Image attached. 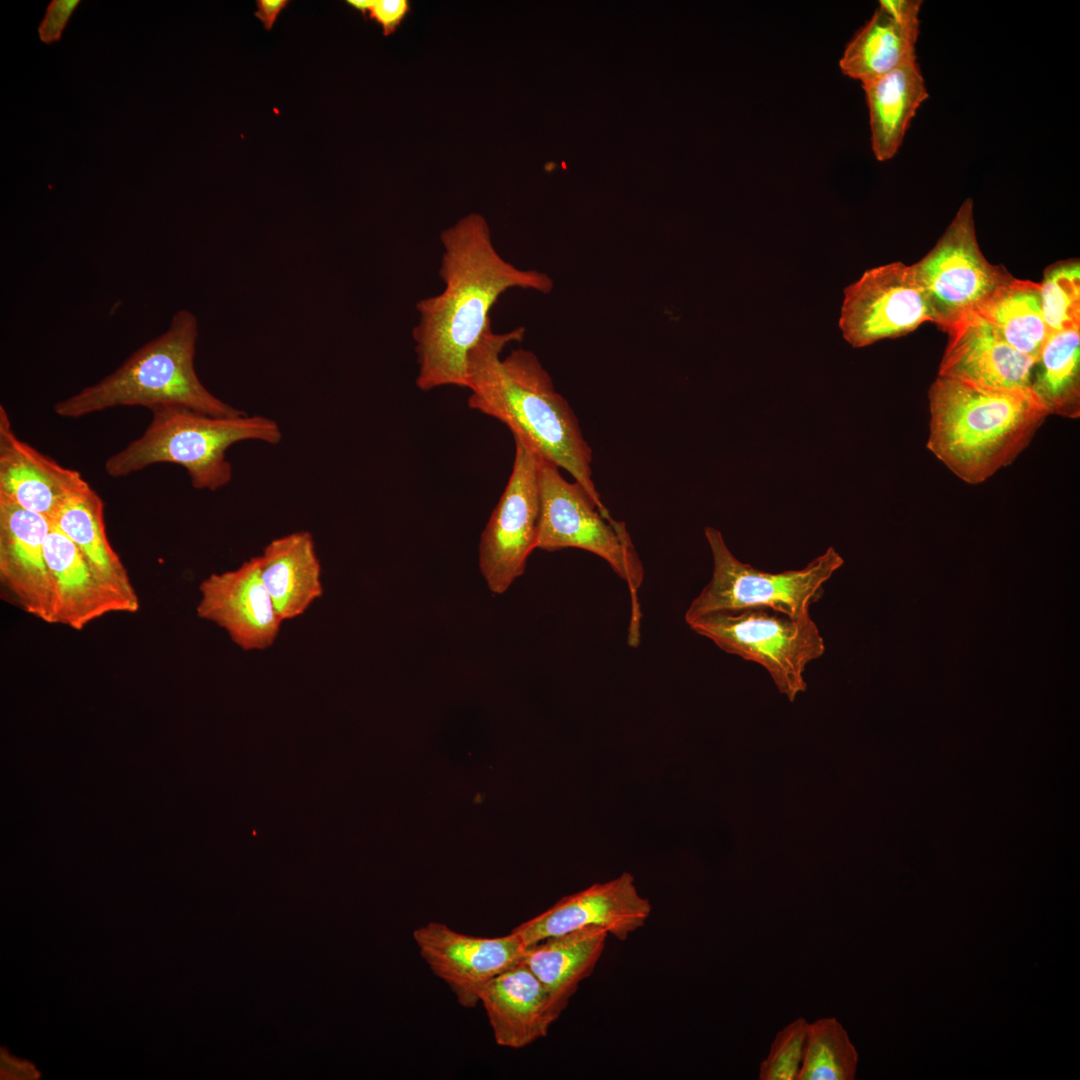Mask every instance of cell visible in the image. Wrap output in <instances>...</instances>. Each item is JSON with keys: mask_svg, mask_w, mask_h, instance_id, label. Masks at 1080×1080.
<instances>
[{"mask_svg": "<svg viewBox=\"0 0 1080 1080\" xmlns=\"http://www.w3.org/2000/svg\"><path fill=\"white\" fill-rule=\"evenodd\" d=\"M927 448L955 475L979 484L1012 461L1049 415L1032 391L938 376L929 390Z\"/></svg>", "mask_w": 1080, "mask_h": 1080, "instance_id": "3", "label": "cell"}, {"mask_svg": "<svg viewBox=\"0 0 1080 1080\" xmlns=\"http://www.w3.org/2000/svg\"><path fill=\"white\" fill-rule=\"evenodd\" d=\"M704 531L713 572L687 608V624L710 613L752 607L769 608L791 617L810 614V607L824 593V584L844 564L835 548L829 547L802 569L771 573L737 559L718 529L706 527Z\"/></svg>", "mask_w": 1080, "mask_h": 1080, "instance_id": "6", "label": "cell"}, {"mask_svg": "<svg viewBox=\"0 0 1080 1080\" xmlns=\"http://www.w3.org/2000/svg\"><path fill=\"white\" fill-rule=\"evenodd\" d=\"M1044 321L1049 333L1080 327V263L1057 262L1044 271L1040 283Z\"/></svg>", "mask_w": 1080, "mask_h": 1080, "instance_id": "28", "label": "cell"}, {"mask_svg": "<svg viewBox=\"0 0 1080 1080\" xmlns=\"http://www.w3.org/2000/svg\"><path fill=\"white\" fill-rule=\"evenodd\" d=\"M1018 352L1036 360L1048 336L1040 283L1011 277L977 312Z\"/></svg>", "mask_w": 1080, "mask_h": 1080, "instance_id": "25", "label": "cell"}, {"mask_svg": "<svg viewBox=\"0 0 1080 1080\" xmlns=\"http://www.w3.org/2000/svg\"><path fill=\"white\" fill-rule=\"evenodd\" d=\"M371 0H347L346 3L353 9L361 12L365 18Z\"/></svg>", "mask_w": 1080, "mask_h": 1080, "instance_id": "33", "label": "cell"}, {"mask_svg": "<svg viewBox=\"0 0 1080 1080\" xmlns=\"http://www.w3.org/2000/svg\"><path fill=\"white\" fill-rule=\"evenodd\" d=\"M651 913V904L636 888L634 877H618L595 883L559 899L544 912L512 929L526 947L549 937L585 927H601L620 941L640 929Z\"/></svg>", "mask_w": 1080, "mask_h": 1080, "instance_id": "13", "label": "cell"}, {"mask_svg": "<svg viewBox=\"0 0 1080 1080\" xmlns=\"http://www.w3.org/2000/svg\"><path fill=\"white\" fill-rule=\"evenodd\" d=\"M289 4L288 0H257V9L254 12L264 28L270 31L280 15L281 11Z\"/></svg>", "mask_w": 1080, "mask_h": 1080, "instance_id": "32", "label": "cell"}, {"mask_svg": "<svg viewBox=\"0 0 1080 1080\" xmlns=\"http://www.w3.org/2000/svg\"><path fill=\"white\" fill-rule=\"evenodd\" d=\"M89 486L77 470L21 440L0 406V495L51 520L68 498Z\"/></svg>", "mask_w": 1080, "mask_h": 1080, "instance_id": "17", "label": "cell"}, {"mask_svg": "<svg viewBox=\"0 0 1080 1080\" xmlns=\"http://www.w3.org/2000/svg\"><path fill=\"white\" fill-rule=\"evenodd\" d=\"M197 318L179 310L168 329L134 351L117 369L74 395L58 401L53 410L76 419L120 406H179L211 416L235 417L243 411L214 396L194 367Z\"/></svg>", "mask_w": 1080, "mask_h": 1080, "instance_id": "4", "label": "cell"}, {"mask_svg": "<svg viewBox=\"0 0 1080 1080\" xmlns=\"http://www.w3.org/2000/svg\"><path fill=\"white\" fill-rule=\"evenodd\" d=\"M259 559L262 581L283 621L303 615L322 596L321 565L310 532L273 539Z\"/></svg>", "mask_w": 1080, "mask_h": 1080, "instance_id": "22", "label": "cell"}, {"mask_svg": "<svg viewBox=\"0 0 1080 1080\" xmlns=\"http://www.w3.org/2000/svg\"><path fill=\"white\" fill-rule=\"evenodd\" d=\"M1080 327L1049 333L1039 354L1031 389L1049 415L1080 414Z\"/></svg>", "mask_w": 1080, "mask_h": 1080, "instance_id": "26", "label": "cell"}, {"mask_svg": "<svg viewBox=\"0 0 1080 1080\" xmlns=\"http://www.w3.org/2000/svg\"><path fill=\"white\" fill-rule=\"evenodd\" d=\"M439 275L443 291L416 303L419 320L412 331L422 391L442 386L467 388V357L490 330V311L511 288L550 293L546 273L520 269L496 250L486 219L470 213L440 235Z\"/></svg>", "mask_w": 1080, "mask_h": 1080, "instance_id": "1", "label": "cell"}, {"mask_svg": "<svg viewBox=\"0 0 1080 1080\" xmlns=\"http://www.w3.org/2000/svg\"><path fill=\"white\" fill-rule=\"evenodd\" d=\"M945 332L948 343L938 376L986 388L1032 391L1036 360L1006 343L981 315L967 314Z\"/></svg>", "mask_w": 1080, "mask_h": 1080, "instance_id": "16", "label": "cell"}, {"mask_svg": "<svg viewBox=\"0 0 1080 1080\" xmlns=\"http://www.w3.org/2000/svg\"><path fill=\"white\" fill-rule=\"evenodd\" d=\"M926 298L931 322L946 331L977 312L1012 275L983 255L975 231L973 200L959 207L935 246L911 265Z\"/></svg>", "mask_w": 1080, "mask_h": 1080, "instance_id": "9", "label": "cell"}, {"mask_svg": "<svg viewBox=\"0 0 1080 1080\" xmlns=\"http://www.w3.org/2000/svg\"><path fill=\"white\" fill-rule=\"evenodd\" d=\"M857 1063L858 1053L836 1018L809 1023L798 1080H852Z\"/></svg>", "mask_w": 1080, "mask_h": 1080, "instance_id": "27", "label": "cell"}, {"mask_svg": "<svg viewBox=\"0 0 1080 1080\" xmlns=\"http://www.w3.org/2000/svg\"><path fill=\"white\" fill-rule=\"evenodd\" d=\"M920 0H881L872 17L847 43L841 72L861 84L916 59Z\"/></svg>", "mask_w": 1080, "mask_h": 1080, "instance_id": "19", "label": "cell"}, {"mask_svg": "<svg viewBox=\"0 0 1080 1080\" xmlns=\"http://www.w3.org/2000/svg\"><path fill=\"white\" fill-rule=\"evenodd\" d=\"M515 457L508 483L481 534L479 566L489 589L504 593L524 573L537 548L541 509V457L514 436Z\"/></svg>", "mask_w": 1080, "mask_h": 1080, "instance_id": "10", "label": "cell"}, {"mask_svg": "<svg viewBox=\"0 0 1080 1080\" xmlns=\"http://www.w3.org/2000/svg\"><path fill=\"white\" fill-rule=\"evenodd\" d=\"M52 521L0 495V581L26 613L55 624V583L45 542Z\"/></svg>", "mask_w": 1080, "mask_h": 1080, "instance_id": "15", "label": "cell"}, {"mask_svg": "<svg viewBox=\"0 0 1080 1080\" xmlns=\"http://www.w3.org/2000/svg\"><path fill=\"white\" fill-rule=\"evenodd\" d=\"M413 940L430 970L465 1008L479 1004L484 985L517 963L526 949L513 931L499 937H480L458 932L441 922L417 927Z\"/></svg>", "mask_w": 1080, "mask_h": 1080, "instance_id": "12", "label": "cell"}, {"mask_svg": "<svg viewBox=\"0 0 1080 1080\" xmlns=\"http://www.w3.org/2000/svg\"><path fill=\"white\" fill-rule=\"evenodd\" d=\"M199 591L197 616L224 629L239 648L265 650L274 644L283 620L262 581L259 556L236 569L212 573Z\"/></svg>", "mask_w": 1080, "mask_h": 1080, "instance_id": "14", "label": "cell"}, {"mask_svg": "<svg viewBox=\"0 0 1080 1080\" xmlns=\"http://www.w3.org/2000/svg\"><path fill=\"white\" fill-rule=\"evenodd\" d=\"M808 1027L805 1018H798L777 1033L767 1057L760 1064V1080H798Z\"/></svg>", "mask_w": 1080, "mask_h": 1080, "instance_id": "29", "label": "cell"}, {"mask_svg": "<svg viewBox=\"0 0 1080 1080\" xmlns=\"http://www.w3.org/2000/svg\"><path fill=\"white\" fill-rule=\"evenodd\" d=\"M140 437L111 455L104 464L113 478L125 477L160 463L182 466L198 490L215 491L232 479L227 450L244 440L277 444L278 423L260 415L217 417L179 406H158Z\"/></svg>", "mask_w": 1080, "mask_h": 1080, "instance_id": "5", "label": "cell"}, {"mask_svg": "<svg viewBox=\"0 0 1080 1080\" xmlns=\"http://www.w3.org/2000/svg\"><path fill=\"white\" fill-rule=\"evenodd\" d=\"M869 112L871 148L878 161L892 159L929 94L917 58L862 84Z\"/></svg>", "mask_w": 1080, "mask_h": 1080, "instance_id": "23", "label": "cell"}, {"mask_svg": "<svg viewBox=\"0 0 1080 1080\" xmlns=\"http://www.w3.org/2000/svg\"><path fill=\"white\" fill-rule=\"evenodd\" d=\"M688 626L724 652L762 666L791 701L806 689L807 665L826 649L810 614L791 617L769 608L752 607L710 613Z\"/></svg>", "mask_w": 1080, "mask_h": 1080, "instance_id": "8", "label": "cell"}, {"mask_svg": "<svg viewBox=\"0 0 1080 1080\" xmlns=\"http://www.w3.org/2000/svg\"><path fill=\"white\" fill-rule=\"evenodd\" d=\"M51 521L78 548L100 579L139 603L127 569L108 539L103 501L90 486L68 498Z\"/></svg>", "mask_w": 1080, "mask_h": 1080, "instance_id": "24", "label": "cell"}, {"mask_svg": "<svg viewBox=\"0 0 1080 1080\" xmlns=\"http://www.w3.org/2000/svg\"><path fill=\"white\" fill-rule=\"evenodd\" d=\"M408 0H371L365 19L382 28L383 36L393 34L410 12Z\"/></svg>", "mask_w": 1080, "mask_h": 1080, "instance_id": "30", "label": "cell"}, {"mask_svg": "<svg viewBox=\"0 0 1080 1080\" xmlns=\"http://www.w3.org/2000/svg\"><path fill=\"white\" fill-rule=\"evenodd\" d=\"M79 3V0H53L50 2L46 14L38 27V34L43 43L51 44L61 38L69 18Z\"/></svg>", "mask_w": 1080, "mask_h": 1080, "instance_id": "31", "label": "cell"}, {"mask_svg": "<svg viewBox=\"0 0 1080 1080\" xmlns=\"http://www.w3.org/2000/svg\"><path fill=\"white\" fill-rule=\"evenodd\" d=\"M607 936L605 929L590 926L549 937L524 950L519 962L544 986L555 1020L568 1006L579 984L593 973Z\"/></svg>", "mask_w": 1080, "mask_h": 1080, "instance_id": "21", "label": "cell"}, {"mask_svg": "<svg viewBox=\"0 0 1080 1080\" xmlns=\"http://www.w3.org/2000/svg\"><path fill=\"white\" fill-rule=\"evenodd\" d=\"M497 1045L520 1049L545 1037L556 1021L548 994L521 962L496 975L479 995Z\"/></svg>", "mask_w": 1080, "mask_h": 1080, "instance_id": "20", "label": "cell"}, {"mask_svg": "<svg viewBox=\"0 0 1080 1080\" xmlns=\"http://www.w3.org/2000/svg\"><path fill=\"white\" fill-rule=\"evenodd\" d=\"M45 555L55 583V624L82 630L107 614L138 611L139 603L100 579L53 522L45 542Z\"/></svg>", "mask_w": 1080, "mask_h": 1080, "instance_id": "18", "label": "cell"}, {"mask_svg": "<svg viewBox=\"0 0 1080 1080\" xmlns=\"http://www.w3.org/2000/svg\"><path fill=\"white\" fill-rule=\"evenodd\" d=\"M931 322L930 310L911 265L871 268L844 290L839 327L853 347L896 338Z\"/></svg>", "mask_w": 1080, "mask_h": 1080, "instance_id": "11", "label": "cell"}, {"mask_svg": "<svg viewBox=\"0 0 1080 1080\" xmlns=\"http://www.w3.org/2000/svg\"><path fill=\"white\" fill-rule=\"evenodd\" d=\"M523 326L505 333L488 330L467 357L471 409L491 416L524 440L543 460L568 471L600 512L610 517L592 479V449L568 401L555 390L538 357L525 349L503 350L522 341Z\"/></svg>", "mask_w": 1080, "mask_h": 1080, "instance_id": "2", "label": "cell"}, {"mask_svg": "<svg viewBox=\"0 0 1080 1080\" xmlns=\"http://www.w3.org/2000/svg\"><path fill=\"white\" fill-rule=\"evenodd\" d=\"M560 468L541 458V509L537 548L555 552L579 548L604 559L628 585L633 601L629 641L638 642L640 611L636 593L643 568L625 523L604 516L578 482L567 481Z\"/></svg>", "mask_w": 1080, "mask_h": 1080, "instance_id": "7", "label": "cell"}]
</instances>
